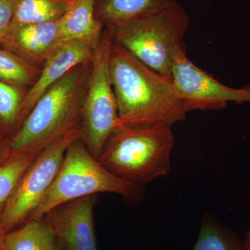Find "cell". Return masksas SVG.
Segmentation results:
<instances>
[{
  "label": "cell",
  "instance_id": "18",
  "mask_svg": "<svg viewBox=\"0 0 250 250\" xmlns=\"http://www.w3.org/2000/svg\"><path fill=\"white\" fill-rule=\"evenodd\" d=\"M27 90L0 82V136L11 141L23 123L21 108Z\"/></svg>",
  "mask_w": 250,
  "mask_h": 250
},
{
  "label": "cell",
  "instance_id": "6",
  "mask_svg": "<svg viewBox=\"0 0 250 250\" xmlns=\"http://www.w3.org/2000/svg\"><path fill=\"white\" fill-rule=\"evenodd\" d=\"M80 138V125L37 153L0 215V228L3 231L9 232L30 218L55 180L67 147Z\"/></svg>",
  "mask_w": 250,
  "mask_h": 250
},
{
  "label": "cell",
  "instance_id": "12",
  "mask_svg": "<svg viewBox=\"0 0 250 250\" xmlns=\"http://www.w3.org/2000/svg\"><path fill=\"white\" fill-rule=\"evenodd\" d=\"M172 0H95V14L104 29L160 12Z\"/></svg>",
  "mask_w": 250,
  "mask_h": 250
},
{
  "label": "cell",
  "instance_id": "5",
  "mask_svg": "<svg viewBox=\"0 0 250 250\" xmlns=\"http://www.w3.org/2000/svg\"><path fill=\"white\" fill-rule=\"evenodd\" d=\"M141 188L142 186L118 178L106 170L80 138L67 147L55 180L28 220L42 218L65 202L103 192L118 194L130 201L139 200Z\"/></svg>",
  "mask_w": 250,
  "mask_h": 250
},
{
  "label": "cell",
  "instance_id": "21",
  "mask_svg": "<svg viewBox=\"0 0 250 250\" xmlns=\"http://www.w3.org/2000/svg\"><path fill=\"white\" fill-rule=\"evenodd\" d=\"M10 157V140L0 136V166Z\"/></svg>",
  "mask_w": 250,
  "mask_h": 250
},
{
  "label": "cell",
  "instance_id": "9",
  "mask_svg": "<svg viewBox=\"0 0 250 250\" xmlns=\"http://www.w3.org/2000/svg\"><path fill=\"white\" fill-rule=\"evenodd\" d=\"M98 195L80 197L49 210L44 218L62 250H98L94 208Z\"/></svg>",
  "mask_w": 250,
  "mask_h": 250
},
{
  "label": "cell",
  "instance_id": "14",
  "mask_svg": "<svg viewBox=\"0 0 250 250\" xmlns=\"http://www.w3.org/2000/svg\"><path fill=\"white\" fill-rule=\"evenodd\" d=\"M6 250H62L44 217L28 220L6 233Z\"/></svg>",
  "mask_w": 250,
  "mask_h": 250
},
{
  "label": "cell",
  "instance_id": "7",
  "mask_svg": "<svg viewBox=\"0 0 250 250\" xmlns=\"http://www.w3.org/2000/svg\"><path fill=\"white\" fill-rule=\"evenodd\" d=\"M109 43V36L104 30L94 53L89 83L81 113L80 140L96 159L118 119L108 67Z\"/></svg>",
  "mask_w": 250,
  "mask_h": 250
},
{
  "label": "cell",
  "instance_id": "10",
  "mask_svg": "<svg viewBox=\"0 0 250 250\" xmlns=\"http://www.w3.org/2000/svg\"><path fill=\"white\" fill-rule=\"evenodd\" d=\"M100 40L67 41L46 59L37 80L27 90L23 100L21 108L23 123L38 100L52 85L74 67L92 62Z\"/></svg>",
  "mask_w": 250,
  "mask_h": 250
},
{
  "label": "cell",
  "instance_id": "22",
  "mask_svg": "<svg viewBox=\"0 0 250 250\" xmlns=\"http://www.w3.org/2000/svg\"><path fill=\"white\" fill-rule=\"evenodd\" d=\"M243 250H250V228L243 241Z\"/></svg>",
  "mask_w": 250,
  "mask_h": 250
},
{
  "label": "cell",
  "instance_id": "2",
  "mask_svg": "<svg viewBox=\"0 0 250 250\" xmlns=\"http://www.w3.org/2000/svg\"><path fill=\"white\" fill-rule=\"evenodd\" d=\"M91 69L92 62L77 65L41 97L10 141V156L36 154L80 125Z\"/></svg>",
  "mask_w": 250,
  "mask_h": 250
},
{
  "label": "cell",
  "instance_id": "20",
  "mask_svg": "<svg viewBox=\"0 0 250 250\" xmlns=\"http://www.w3.org/2000/svg\"><path fill=\"white\" fill-rule=\"evenodd\" d=\"M14 18L13 0H0V39L9 30Z\"/></svg>",
  "mask_w": 250,
  "mask_h": 250
},
{
  "label": "cell",
  "instance_id": "23",
  "mask_svg": "<svg viewBox=\"0 0 250 250\" xmlns=\"http://www.w3.org/2000/svg\"><path fill=\"white\" fill-rule=\"evenodd\" d=\"M6 233L3 231L2 229L0 228V250H6V245H5Z\"/></svg>",
  "mask_w": 250,
  "mask_h": 250
},
{
  "label": "cell",
  "instance_id": "3",
  "mask_svg": "<svg viewBox=\"0 0 250 250\" xmlns=\"http://www.w3.org/2000/svg\"><path fill=\"white\" fill-rule=\"evenodd\" d=\"M174 141L171 126L163 123L122 126L113 130L98 160L118 178L143 186L168 174Z\"/></svg>",
  "mask_w": 250,
  "mask_h": 250
},
{
  "label": "cell",
  "instance_id": "8",
  "mask_svg": "<svg viewBox=\"0 0 250 250\" xmlns=\"http://www.w3.org/2000/svg\"><path fill=\"white\" fill-rule=\"evenodd\" d=\"M171 78L188 112L219 111L229 103H250V87L234 88L223 84L194 64L186 51L174 59Z\"/></svg>",
  "mask_w": 250,
  "mask_h": 250
},
{
  "label": "cell",
  "instance_id": "16",
  "mask_svg": "<svg viewBox=\"0 0 250 250\" xmlns=\"http://www.w3.org/2000/svg\"><path fill=\"white\" fill-rule=\"evenodd\" d=\"M40 72L36 65L0 45V82L27 91Z\"/></svg>",
  "mask_w": 250,
  "mask_h": 250
},
{
  "label": "cell",
  "instance_id": "4",
  "mask_svg": "<svg viewBox=\"0 0 250 250\" xmlns=\"http://www.w3.org/2000/svg\"><path fill=\"white\" fill-rule=\"evenodd\" d=\"M190 19L175 0L147 18L105 29L110 38L154 71L171 78L174 61L186 51ZM172 79V78H171Z\"/></svg>",
  "mask_w": 250,
  "mask_h": 250
},
{
  "label": "cell",
  "instance_id": "11",
  "mask_svg": "<svg viewBox=\"0 0 250 250\" xmlns=\"http://www.w3.org/2000/svg\"><path fill=\"white\" fill-rule=\"evenodd\" d=\"M65 42L57 21L11 24L6 34L0 39V45L36 66L43 64Z\"/></svg>",
  "mask_w": 250,
  "mask_h": 250
},
{
  "label": "cell",
  "instance_id": "15",
  "mask_svg": "<svg viewBox=\"0 0 250 250\" xmlns=\"http://www.w3.org/2000/svg\"><path fill=\"white\" fill-rule=\"evenodd\" d=\"M70 2L71 0H13L12 24L58 21Z\"/></svg>",
  "mask_w": 250,
  "mask_h": 250
},
{
  "label": "cell",
  "instance_id": "13",
  "mask_svg": "<svg viewBox=\"0 0 250 250\" xmlns=\"http://www.w3.org/2000/svg\"><path fill=\"white\" fill-rule=\"evenodd\" d=\"M65 41H99L104 32L95 14V0H71L65 14L57 21Z\"/></svg>",
  "mask_w": 250,
  "mask_h": 250
},
{
  "label": "cell",
  "instance_id": "19",
  "mask_svg": "<svg viewBox=\"0 0 250 250\" xmlns=\"http://www.w3.org/2000/svg\"><path fill=\"white\" fill-rule=\"evenodd\" d=\"M36 154L11 155L0 166V215L4 211L18 182L34 161Z\"/></svg>",
  "mask_w": 250,
  "mask_h": 250
},
{
  "label": "cell",
  "instance_id": "1",
  "mask_svg": "<svg viewBox=\"0 0 250 250\" xmlns=\"http://www.w3.org/2000/svg\"><path fill=\"white\" fill-rule=\"evenodd\" d=\"M108 67L118 107L114 129L154 123L172 126L185 119L188 111L172 79L145 65L111 38Z\"/></svg>",
  "mask_w": 250,
  "mask_h": 250
},
{
  "label": "cell",
  "instance_id": "17",
  "mask_svg": "<svg viewBox=\"0 0 250 250\" xmlns=\"http://www.w3.org/2000/svg\"><path fill=\"white\" fill-rule=\"evenodd\" d=\"M192 250H243V242L232 229L210 215L202 220L200 233Z\"/></svg>",
  "mask_w": 250,
  "mask_h": 250
}]
</instances>
